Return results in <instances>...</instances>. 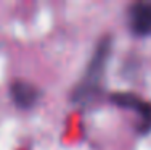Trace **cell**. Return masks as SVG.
Instances as JSON below:
<instances>
[{
	"label": "cell",
	"mask_w": 151,
	"mask_h": 150,
	"mask_svg": "<svg viewBox=\"0 0 151 150\" xmlns=\"http://www.w3.org/2000/svg\"><path fill=\"white\" fill-rule=\"evenodd\" d=\"M129 28L135 36H151V0H138L129 7Z\"/></svg>",
	"instance_id": "obj_3"
},
{
	"label": "cell",
	"mask_w": 151,
	"mask_h": 150,
	"mask_svg": "<svg viewBox=\"0 0 151 150\" xmlns=\"http://www.w3.org/2000/svg\"><path fill=\"white\" fill-rule=\"evenodd\" d=\"M113 105L121 108L132 110L138 115V129L140 134H148L151 131V102L132 92H114L109 95Z\"/></svg>",
	"instance_id": "obj_2"
},
{
	"label": "cell",
	"mask_w": 151,
	"mask_h": 150,
	"mask_svg": "<svg viewBox=\"0 0 151 150\" xmlns=\"http://www.w3.org/2000/svg\"><path fill=\"white\" fill-rule=\"evenodd\" d=\"M10 95H12L13 103L18 108H31L37 103V100L40 99V89L35 84L29 83V81L16 79L13 81L10 86Z\"/></svg>",
	"instance_id": "obj_4"
},
{
	"label": "cell",
	"mask_w": 151,
	"mask_h": 150,
	"mask_svg": "<svg viewBox=\"0 0 151 150\" xmlns=\"http://www.w3.org/2000/svg\"><path fill=\"white\" fill-rule=\"evenodd\" d=\"M113 47L111 36H103L100 37L98 44L93 50L90 62L87 63L82 79L73 91V102L77 105H92L95 100H98L103 89V81H105L108 58Z\"/></svg>",
	"instance_id": "obj_1"
}]
</instances>
